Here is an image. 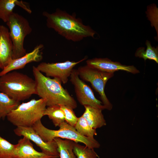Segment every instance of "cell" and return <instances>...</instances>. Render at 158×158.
Instances as JSON below:
<instances>
[{"label": "cell", "instance_id": "obj_1", "mask_svg": "<svg viewBox=\"0 0 158 158\" xmlns=\"http://www.w3.org/2000/svg\"><path fill=\"white\" fill-rule=\"evenodd\" d=\"M42 14L46 18L47 27L53 29L67 40L79 42L87 37H94L96 34L89 26L84 25L80 18L65 11L57 9L51 13L44 11Z\"/></svg>", "mask_w": 158, "mask_h": 158}, {"label": "cell", "instance_id": "obj_2", "mask_svg": "<svg viewBox=\"0 0 158 158\" xmlns=\"http://www.w3.org/2000/svg\"><path fill=\"white\" fill-rule=\"evenodd\" d=\"M32 72L36 83V95L45 100L47 106L64 105L73 109L77 107L76 101L62 87L60 80L44 76L34 66Z\"/></svg>", "mask_w": 158, "mask_h": 158}, {"label": "cell", "instance_id": "obj_3", "mask_svg": "<svg viewBox=\"0 0 158 158\" xmlns=\"http://www.w3.org/2000/svg\"><path fill=\"white\" fill-rule=\"evenodd\" d=\"M0 92L20 102L36 94V82L26 74L11 71L0 76Z\"/></svg>", "mask_w": 158, "mask_h": 158}, {"label": "cell", "instance_id": "obj_4", "mask_svg": "<svg viewBox=\"0 0 158 158\" xmlns=\"http://www.w3.org/2000/svg\"><path fill=\"white\" fill-rule=\"evenodd\" d=\"M32 127L45 142H51L54 138H58L71 140L76 143H83L92 149L98 148L100 146L99 143L94 138L82 136L74 127L65 121L61 124L58 130H52L46 128L42 124L41 120L37 122Z\"/></svg>", "mask_w": 158, "mask_h": 158}, {"label": "cell", "instance_id": "obj_5", "mask_svg": "<svg viewBox=\"0 0 158 158\" xmlns=\"http://www.w3.org/2000/svg\"><path fill=\"white\" fill-rule=\"evenodd\" d=\"M46 101L33 99L20 104L7 116L8 120L17 127H31L41 120L46 107Z\"/></svg>", "mask_w": 158, "mask_h": 158}, {"label": "cell", "instance_id": "obj_6", "mask_svg": "<svg viewBox=\"0 0 158 158\" xmlns=\"http://www.w3.org/2000/svg\"><path fill=\"white\" fill-rule=\"evenodd\" d=\"M6 23L13 46V59L20 58L27 54L24 42L26 37L32 32V28L25 18L14 12Z\"/></svg>", "mask_w": 158, "mask_h": 158}, {"label": "cell", "instance_id": "obj_7", "mask_svg": "<svg viewBox=\"0 0 158 158\" xmlns=\"http://www.w3.org/2000/svg\"><path fill=\"white\" fill-rule=\"evenodd\" d=\"M79 76L83 81L90 82L99 95L105 109L111 110L113 105L106 96L104 88L108 80L114 75V73L104 72L87 65L80 66L77 69Z\"/></svg>", "mask_w": 158, "mask_h": 158}, {"label": "cell", "instance_id": "obj_8", "mask_svg": "<svg viewBox=\"0 0 158 158\" xmlns=\"http://www.w3.org/2000/svg\"><path fill=\"white\" fill-rule=\"evenodd\" d=\"M86 57L78 61L69 60L62 62H42L36 67L41 72L45 74L46 76L53 77L60 80L63 84L68 81L73 68L77 64L87 59Z\"/></svg>", "mask_w": 158, "mask_h": 158}, {"label": "cell", "instance_id": "obj_9", "mask_svg": "<svg viewBox=\"0 0 158 158\" xmlns=\"http://www.w3.org/2000/svg\"><path fill=\"white\" fill-rule=\"evenodd\" d=\"M70 77L77 99L81 105L90 106L102 110L105 109L102 102L95 97L90 87L80 79L77 69L73 70Z\"/></svg>", "mask_w": 158, "mask_h": 158}, {"label": "cell", "instance_id": "obj_10", "mask_svg": "<svg viewBox=\"0 0 158 158\" xmlns=\"http://www.w3.org/2000/svg\"><path fill=\"white\" fill-rule=\"evenodd\" d=\"M14 132L17 135L26 137L32 141L45 154L54 158L59 157L58 146L54 140L51 142L44 141L32 127H17L14 130Z\"/></svg>", "mask_w": 158, "mask_h": 158}, {"label": "cell", "instance_id": "obj_11", "mask_svg": "<svg viewBox=\"0 0 158 158\" xmlns=\"http://www.w3.org/2000/svg\"><path fill=\"white\" fill-rule=\"evenodd\" d=\"M86 65L100 71L108 73H114L119 70L125 71L133 74L140 73L134 66L123 65L118 62H114L107 58H95L87 60Z\"/></svg>", "mask_w": 158, "mask_h": 158}, {"label": "cell", "instance_id": "obj_12", "mask_svg": "<svg viewBox=\"0 0 158 158\" xmlns=\"http://www.w3.org/2000/svg\"><path fill=\"white\" fill-rule=\"evenodd\" d=\"M44 46L42 44L37 45L31 52L24 56L12 59L8 64L0 72V76L13 71L22 69L28 63L33 62H38L43 58L41 49Z\"/></svg>", "mask_w": 158, "mask_h": 158}, {"label": "cell", "instance_id": "obj_13", "mask_svg": "<svg viewBox=\"0 0 158 158\" xmlns=\"http://www.w3.org/2000/svg\"><path fill=\"white\" fill-rule=\"evenodd\" d=\"M13 46L9 30L0 25V68L3 70L13 59Z\"/></svg>", "mask_w": 158, "mask_h": 158}, {"label": "cell", "instance_id": "obj_14", "mask_svg": "<svg viewBox=\"0 0 158 158\" xmlns=\"http://www.w3.org/2000/svg\"><path fill=\"white\" fill-rule=\"evenodd\" d=\"M54 158L42 152L35 150L33 144L28 138L23 137L16 144L15 154L13 158Z\"/></svg>", "mask_w": 158, "mask_h": 158}, {"label": "cell", "instance_id": "obj_15", "mask_svg": "<svg viewBox=\"0 0 158 158\" xmlns=\"http://www.w3.org/2000/svg\"><path fill=\"white\" fill-rule=\"evenodd\" d=\"M84 106L85 110L82 116L91 127L96 130L106 125L102 110L89 105Z\"/></svg>", "mask_w": 158, "mask_h": 158}, {"label": "cell", "instance_id": "obj_16", "mask_svg": "<svg viewBox=\"0 0 158 158\" xmlns=\"http://www.w3.org/2000/svg\"><path fill=\"white\" fill-rule=\"evenodd\" d=\"M20 102L11 98L6 94L0 92V120H4L13 110L16 109Z\"/></svg>", "mask_w": 158, "mask_h": 158}, {"label": "cell", "instance_id": "obj_17", "mask_svg": "<svg viewBox=\"0 0 158 158\" xmlns=\"http://www.w3.org/2000/svg\"><path fill=\"white\" fill-rule=\"evenodd\" d=\"M54 140L58 146V151L60 158H77L73 151L74 141L55 138Z\"/></svg>", "mask_w": 158, "mask_h": 158}, {"label": "cell", "instance_id": "obj_18", "mask_svg": "<svg viewBox=\"0 0 158 158\" xmlns=\"http://www.w3.org/2000/svg\"><path fill=\"white\" fill-rule=\"evenodd\" d=\"M147 46L145 49L144 47L138 48L136 50L135 56L136 57L143 58L145 61L147 59L154 61L158 63V48L152 47L150 41L147 40L145 42Z\"/></svg>", "mask_w": 158, "mask_h": 158}, {"label": "cell", "instance_id": "obj_19", "mask_svg": "<svg viewBox=\"0 0 158 158\" xmlns=\"http://www.w3.org/2000/svg\"><path fill=\"white\" fill-rule=\"evenodd\" d=\"M47 115L51 120L55 127L58 126L65 121V116L60 105H56L48 106L44 113V116Z\"/></svg>", "mask_w": 158, "mask_h": 158}, {"label": "cell", "instance_id": "obj_20", "mask_svg": "<svg viewBox=\"0 0 158 158\" xmlns=\"http://www.w3.org/2000/svg\"><path fill=\"white\" fill-rule=\"evenodd\" d=\"M74 128L79 134L85 137L93 138L97 135L96 130L88 125L82 116L78 118Z\"/></svg>", "mask_w": 158, "mask_h": 158}, {"label": "cell", "instance_id": "obj_21", "mask_svg": "<svg viewBox=\"0 0 158 158\" xmlns=\"http://www.w3.org/2000/svg\"><path fill=\"white\" fill-rule=\"evenodd\" d=\"M17 0H0V19L6 23L16 5Z\"/></svg>", "mask_w": 158, "mask_h": 158}, {"label": "cell", "instance_id": "obj_22", "mask_svg": "<svg viewBox=\"0 0 158 158\" xmlns=\"http://www.w3.org/2000/svg\"><path fill=\"white\" fill-rule=\"evenodd\" d=\"M73 151L77 158H99L94 149L74 142Z\"/></svg>", "mask_w": 158, "mask_h": 158}, {"label": "cell", "instance_id": "obj_23", "mask_svg": "<svg viewBox=\"0 0 158 158\" xmlns=\"http://www.w3.org/2000/svg\"><path fill=\"white\" fill-rule=\"evenodd\" d=\"M16 147L0 136V158H13Z\"/></svg>", "mask_w": 158, "mask_h": 158}, {"label": "cell", "instance_id": "obj_24", "mask_svg": "<svg viewBox=\"0 0 158 158\" xmlns=\"http://www.w3.org/2000/svg\"><path fill=\"white\" fill-rule=\"evenodd\" d=\"M60 106L64 113L65 121L71 126L74 127L78 118L76 116L73 109L66 106Z\"/></svg>", "mask_w": 158, "mask_h": 158}, {"label": "cell", "instance_id": "obj_25", "mask_svg": "<svg viewBox=\"0 0 158 158\" xmlns=\"http://www.w3.org/2000/svg\"><path fill=\"white\" fill-rule=\"evenodd\" d=\"M16 5L19 6L27 11L28 13H31L32 11L28 7L27 5L26 4L25 2L22 1H17Z\"/></svg>", "mask_w": 158, "mask_h": 158}, {"label": "cell", "instance_id": "obj_26", "mask_svg": "<svg viewBox=\"0 0 158 158\" xmlns=\"http://www.w3.org/2000/svg\"></svg>", "mask_w": 158, "mask_h": 158}]
</instances>
